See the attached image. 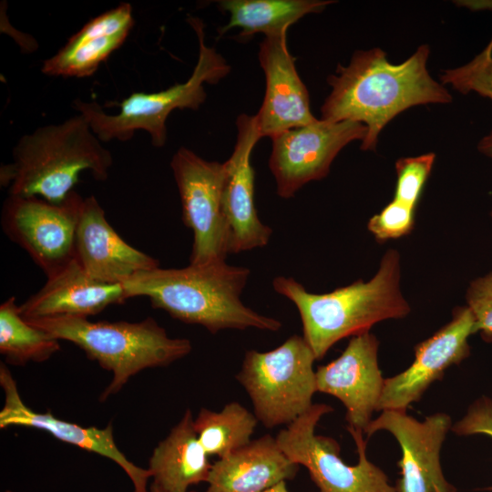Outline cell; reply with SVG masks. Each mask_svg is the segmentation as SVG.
<instances>
[{
	"label": "cell",
	"instance_id": "6da1fadb",
	"mask_svg": "<svg viewBox=\"0 0 492 492\" xmlns=\"http://www.w3.org/2000/svg\"><path fill=\"white\" fill-rule=\"evenodd\" d=\"M429 54V46L422 45L406 60L394 64L379 47L356 51L347 66L338 65L328 77L332 89L321 108L322 119L364 124L367 133L361 149L375 150L382 129L398 114L452 101L427 70Z\"/></svg>",
	"mask_w": 492,
	"mask_h": 492
},
{
	"label": "cell",
	"instance_id": "7a4b0ae2",
	"mask_svg": "<svg viewBox=\"0 0 492 492\" xmlns=\"http://www.w3.org/2000/svg\"><path fill=\"white\" fill-rule=\"evenodd\" d=\"M250 270L225 261L183 268L157 267L122 283L127 298L146 297L154 308L211 333L225 329L255 328L277 332L282 324L247 307L241 300Z\"/></svg>",
	"mask_w": 492,
	"mask_h": 492
},
{
	"label": "cell",
	"instance_id": "3957f363",
	"mask_svg": "<svg viewBox=\"0 0 492 492\" xmlns=\"http://www.w3.org/2000/svg\"><path fill=\"white\" fill-rule=\"evenodd\" d=\"M400 270L398 251L388 250L377 272L367 282L356 281L326 293L310 292L293 278L284 276L274 278L272 286L296 306L302 337L320 360L340 340L410 313L400 290Z\"/></svg>",
	"mask_w": 492,
	"mask_h": 492
},
{
	"label": "cell",
	"instance_id": "277c9868",
	"mask_svg": "<svg viewBox=\"0 0 492 492\" xmlns=\"http://www.w3.org/2000/svg\"><path fill=\"white\" fill-rule=\"evenodd\" d=\"M101 142L81 114L39 127L19 138L12 162L1 166V186L9 195L60 203L85 170L97 180H107L113 157Z\"/></svg>",
	"mask_w": 492,
	"mask_h": 492
},
{
	"label": "cell",
	"instance_id": "5b68a950",
	"mask_svg": "<svg viewBox=\"0 0 492 492\" xmlns=\"http://www.w3.org/2000/svg\"><path fill=\"white\" fill-rule=\"evenodd\" d=\"M26 320L59 341L73 343L112 374L100 401L117 394L140 371L170 364L192 350L189 339L169 337L152 317L138 323L91 322L80 316Z\"/></svg>",
	"mask_w": 492,
	"mask_h": 492
},
{
	"label": "cell",
	"instance_id": "8992f818",
	"mask_svg": "<svg viewBox=\"0 0 492 492\" xmlns=\"http://www.w3.org/2000/svg\"><path fill=\"white\" fill-rule=\"evenodd\" d=\"M199 42V56L187 81L153 93L133 92L118 104L119 111L106 113L97 102L76 98L72 107L87 120L92 131L102 141H128L135 132L149 134L153 146L163 147L167 141L166 122L175 109H198L206 99L204 83L217 84L229 74L231 67L214 47L205 44L204 24L199 17L189 16Z\"/></svg>",
	"mask_w": 492,
	"mask_h": 492
},
{
	"label": "cell",
	"instance_id": "52a82bcc",
	"mask_svg": "<svg viewBox=\"0 0 492 492\" xmlns=\"http://www.w3.org/2000/svg\"><path fill=\"white\" fill-rule=\"evenodd\" d=\"M315 360L307 342L297 334L271 351L246 352L236 379L265 427L289 425L313 405Z\"/></svg>",
	"mask_w": 492,
	"mask_h": 492
},
{
	"label": "cell",
	"instance_id": "ba28073f",
	"mask_svg": "<svg viewBox=\"0 0 492 492\" xmlns=\"http://www.w3.org/2000/svg\"><path fill=\"white\" fill-rule=\"evenodd\" d=\"M333 411L329 405L313 404L275 436L281 450L308 470L320 492H397L386 474L368 460L363 431L347 427L358 454L356 465L344 463L333 438L315 434L321 418Z\"/></svg>",
	"mask_w": 492,
	"mask_h": 492
},
{
	"label": "cell",
	"instance_id": "9c48e42d",
	"mask_svg": "<svg viewBox=\"0 0 492 492\" xmlns=\"http://www.w3.org/2000/svg\"><path fill=\"white\" fill-rule=\"evenodd\" d=\"M170 168L179 190L184 224L192 231L191 264L225 261L229 231L223 212L227 163L208 161L181 147Z\"/></svg>",
	"mask_w": 492,
	"mask_h": 492
},
{
	"label": "cell",
	"instance_id": "30bf717a",
	"mask_svg": "<svg viewBox=\"0 0 492 492\" xmlns=\"http://www.w3.org/2000/svg\"><path fill=\"white\" fill-rule=\"evenodd\" d=\"M82 200L74 190L60 203L36 196L8 194L1 212L3 231L47 276L75 258V235Z\"/></svg>",
	"mask_w": 492,
	"mask_h": 492
},
{
	"label": "cell",
	"instance_id": "8fae6325",
	"mask_svg": "<svg viewBox=\"0 0 492 492\" xmlns=\"http://www.w3.org/2000/svg\"><path fill=\"white\" fill-rule=\"evenodd\" d=\"M366 133L359 122L321 118L272 138L269 168L277 194L292 198L306 183L326 177L338 153L354 140L363 141Z\"/></svg>",
	"mask_w": 492,
	"mask_h": 492
},
{
	"label": "cell",
	"instance_id": "7c38bea8",
	"mask_svg": "<svg viewBox=\"0 0 492 492\" xmlns=\"http://www.w3.org/2000/svg\"><path fill=\"white\" fill-rule=\"evenodd\" d=\"M451 428V417L446 413L419 421L405 410H384L364 434L370 437L387 431L397 440L402 450L398 462L401 477L395 487L397 492H449L454 487L444 476L440 452Z\"/></svg>",
	"mask_w": 492,
	"mask_h": 492
},
{
	"label": "cell",
	"instance_id": "4fadbf2b",
	"mask_svg": "<svg viewBox=\"0 0 492 492\" xmlns=\"http://www.w3.org/2000/svg\"><path fill=\"white\" fill-rule=\"evenodd\" d=\"M474 333L475 319L469 308H456L448 323L415 345L414 361L405 370L384 379L376 411H406L419 401L450 366L468 357V338Z\"/></svg>",
	"mask_w": 492,
	"mask_h": 492
},
{
	"label": "cell",
	"instance_id": "5bb4252c",
	"mask_svg": "<svg viewBox=\"0 0 492 492\" xmlns=\"http://www.w3.org/2000/svg\"><path fill=\"white\" fill-rule=\"evenodd\" d=\"M378 346L377 338L370 332L353 336L336 359L315 371L317 392L341 401L346 410L347 427L363 432L372 421L384 384Z\"/></svg>",
	"mask_w": 492,
	"mask_h": 492
},
{
	"label": "cell",
	"instance_id": "9a60e30c",
	"mask_svg": "<svg viewBox=\"0 0 492 492\" xmlns=\"http://www.w3.org/2000/svg\"><path fill=\"white\" fill-rule=\"evenodd\" d=\"M236 126V143L226 160L222 199L230 253L262 248L269 243L272 234V228L260 220L254 200V170L251 156L257 141L262 138L255 115L241 114Z\"/></svg>",
	"mask_w": 492,
	"mask_h": 492
},
{
	"label": "cell",
	"instance_id": "2e32d148",
	"mask_svg": "<svg viewBox=\"0 0 492 492\" xmlns=\"http://www.w3.org/2000/svg\"><path fill=\"white\" fill-rule=\"evenodd\" d=\"M286 36L287 32L265 36L260 45L265 94L255 117L261 137L270 138L317 119L310 109L309 93L296 70Z\"/></svg>",
	"mask_w": 492,
	"mask_h": 492
},
{
	"label": "cell",
	"instance_id": "e0dca14e",
	"mask_svg": "<svg viewBox=\"0 0 492 492\" xmlns=\"http://www.w3.org/2000/svg\"><path fill=\"white\" fill-rule=\"evenodd\" d=\"M75 259L95 281L122 284L134 274L159 267V261L127 243L94 196L83 199L75 235Z\"/></svg>",
	"mask_w": 492,
	"mask_h": 492
},
{
	"label": "cell",
	"instance_id": "ac0fdd59",
	"mask_svg": "<svg viewBox=\"0 0 492 492\" xmlns=\"http://www.w3.org/2000/svg\"><path fill=\"white\" fill-rule=\"evenodd\" d=\"M0 385L5 393V404L0 412V427H34L48 432L65 443L105 456L120 466L133 484L134 492H149L148 468H141L131 461L117 446L111 424L104 428L84 427L65 421L51 413H37L23 402L16 383L6 365L0 364Z\"/></svg>",
	"mask_w": 492,
	"mask_h": 492
},
{
	"label": "cell",
	"instance_id": "d6986e66",
	"mask_svg": "<svg viewBox=\"0 0 492 492\" xmlns=\"http://www.w3.org/2000/svg\"><path fill=\"white\" fill-rule=\"evenodd\" d=\"M127 299L122 284L95 281L74 258L47 275L41 289L20 304L19 309L26 319L88 317Z\"/></svg>",
	"mask_w": 492,
	"mask_h": 492
},
{
	"label": "cell",
	"instance_id": "ffe728a7",
	"mask_svg": "<svg viewBox=\"0 0 492 492\" xmlns=\"http://www.w3.org/2000/svg\"><path fill=\"white\" fill-rule=\"evenodd\" d=\"M133 25V8L128 3L102 13L85 24L63 47L46 59L42 73L62 77L92 76L123 45Z\"/></svg>",
	"mask_w": 492,
	"mask_h": 492
},
{
	"label": "cell",
	"instance_id": "44dd1931",
	"mask_svg": "<svg viewBox=\"0 0 492 492\" xmlns=\"http://www.w3.org/2000/svg\"><path fill=\"white\" fill-rule=\"evenodd\" d=\"M298 469L276 438L264 435L213 463L204 492H264L294 478Z\"/></svg>",
	"mask_w": 492,
	"mask_h": 492
},
{
	"label": "cell",
	"instance_id": "7402d4cb",
	"mask_svg": "<svg viewBox=\"0 0 492 492\" xmlns=\"http://www.w3.org/2000/svg\"><path fill=\"white\" fill-rule=\"evenodd\" d=\"M193 420L187 409L149 457L151 484L164 492H190L191 486L208 480L212 464L198 439Z\"/></svg>",
	"mask_w": 492,
	"mask_h": 492
},
{
	"label": "cell",
	"instance_id": "603a6c76",
	"mask_svg": "<svg viewBox=\"0 0 492 492\" xmlns=\"http://www.w3.org/2000/svg\"><path fill=\"white\" fill-rule=\"evenodd\" d=\"M333 1L327 0H221L219 8L230 15L229 23L219 29L222 36L241 28L240 37L262 33L265 36L282 34L308 14L322 12Z\"/></svg>",
	"mask_w": 492,
	"mask_h": 492
},
{
	"label": "cell",
	"instance_id": "cb8c5ba5",
	"mask_svg": "<svg viewBox=\"0 0 492 492\" xmlns=\"http://www.w3.org/2000/svg\"><path fill=\"white\" fill-rule=\"evenodd\" d=\"M257 424L254 413L238 402L227 404L219 412L201 408L193 420L200 445L210 456L219 458L247 446Z\"/></svg>",
	"mask_w": 492,
	"mask_h": 492
},
{
	"label": "cell",
	"instance_id": "d4e9b609",
	"mask_svg": "<svg viewBox=\"0 0 492 492\" xmlns=\"http://www.w3.org/2000/svg\"><path fill=\"white\" fill-rule=\"evenodd\" d=\"M60 350L59 340L28 323L14 296L0 305V353L12 364L41 363Z\"/></svg>",
	"mask_w": 492,
	"mask_h": 492
},
{
	"label": "cell",
	"instance_id": "484cf974",
	"mask_svg": "<svg viewBox=\"0 0 492 492\" xmlns=\"http://www.w3.org/2000/svg\"><path fill=\"white\" fill-rule=\"evenodd\" d=\"M440 80L462 94L475 92L492 100L491 48L487 47L464 66L443 70Z\"/></svg>",
	"mask_w": 492,
	"mask_h": 492
},
{
	"label": "cell",
	"instance_id": "4316f807",
	"mask_svg": "<svg viewBox=\"0 0 492 492\" xmlns=\"http://www.w3.org/2000/svg\"><path fill=\"white\" fill-rule=\"evenodd\" d=\"M435 159V153L399 159L395 162L396 184L394 199L416 208Z\"/></svg>",
	"mask_w": 492,
	"mask_h": 492
},
{
	"label": "cell",
	"instance_id": "83f0119b",
	"mask_svg": "<svg viewBox=\"0 0 492 492\" xmlns=\"http://www.w3.org/2000/svg\"><path fill=\"white\" fill-rule=\"evenodd\" d=\"M415 208L393 199L368 221L369 231L379 241L407 235L415 226Z\"/></svg>",
	"mask_w": 492,
	"mask_h": 492
},
{
	"label": "cell",
	"instance_id": "f1b7e54d",
	"mask_svg": "<svg viewBox=\"0 0 492 492\" xmlns=\"http://www.w3.org/2000/svg\"><path fill=\"white\" fill-rule=\"evenodd\" d=\"M466 306L475 319V331L492 342V272L472 281L466 292Z\"/></svg>",
	"mask_w": 492,
	"mask_h": 492
},
{
	"label": "cell",
	"instance_id": "f546056e",
	"mask_svg": "<svg viewBox=\"0 0 492 492\" xmlns=\"http://www.w3.org/2000/svg\"><path fill=\"white\" fill-rule=\"evenodd\" d=\"M451 430L461 436L485 435L492 438V399L482 396L473 402ZM488 489L492 490V487Z\"/></svg>",
	"mask_w": 492,
	"mask_h": 492
},
{
	"label": "cell",
	"instance_id": "4dcf8cb0",
	"mask_svg": "<svg viewBox=\"0 0 492 492\" xmlns=\"http://www.w3.org/2000/svg\"><path fill=\"white\" fill-rule=\"evenodd\" d=\"M477 149L485 156L492 159V131L480 139Z\"/></svg>",
	"mask_w": 492,
	"mask_h": 492
},
{
	"label": "cell",
	"instance_id": "1f68e13d",
	"mask_svg": "<svg viewBox=\"0 0 492 492\" xmlns=\"http://www.w3.org/2000/svg\"><path fill=\"white\" fill-rule=\"evenodd\" d=\"M264 492H289L286 486V481H282Z\"/></svg>",
	"mask_w": 492,
	"mask_h": 492
},
{
	"label": "cell",
	"instance_id": "d6a6232c",
	"mask_svg": "<svg viewBox=\"0 0 492 492\" xmlns=\"http://www.w3.org/2000/svg\"><path fill=\"white\" fill-rule=\"evenodd\" d=\"M149 492H164V491H162L161 489H159V487L151 484L149 487ZM190 492H195V491L190 490Z\"/></svg>",
	"mask_w": 492,
	"mask_h": 492
},
{
	"label": "cell",
	"instance_id": "836d02e7",
	"mask_svg": "<svg viewBox=\"0 0 492 492\" xmlns=\"http://www.w3.org/2000/svg\"><path fill=\"white\" fill-rule=\"evenodd\" d=\"M449 492H458V491L456 490V487H454V488H453L452 490H450Z\"/></svg>",
	"mask_w": 492,
	"mask_h": 492
},
{
	"label": "cell",
	"instance_id": "e575fe53",
	"mask_svg": "<svg viewBox=\"0 0 492 492\" xmlns=\"http://www.w3.org/2000/svg\"><path fill=\"white\" fill-rule=\"evenodd\" d=\"M5 492H14V491L7 489Z\"/></svg>",
	"mask_w": 492,
	"mask_h": 492
},
{
	"label": "cell",
	"instance_id": "d590c367",
	"mask_svg": "<svg viewBox=\"0 0 492 492\" xmlns=\"http://www.w3.org/2000/svg\"><path fill=\"white\" fill-rule=\"evenodd\" d=\"M491 218H492V210H491Z\"/></svg>",
	"mask_w": 492,
	"mask_h": 492
}]
</instances>
